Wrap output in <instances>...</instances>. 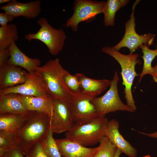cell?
<instances>
[{
  "label": "cell",
  "instance_id": "29",
  "mask_svg": "<svg viewBox=\"0 0 157 157\" xmlns=\"http://www.w3.org/2000/svg\"><path fill=\"white\" fill-rule=\"evenodd\" d=\"M0 157H26V154L18 145L6 151Z\"/></svg>",
  "mask_w": 157,
  "mask_h": 157
},
{
  "label": "cell",
  "instance_id": "30",
  "mask_svg": "<svg viewBox=\"0 0 157 157\" xmlns=\"http://www.w3.org/2000/svg\"><path fill=\"white\" fill-rule=\"evenodd\" d=\"M15 17L14 16L5 12L0 13V25L1 26H6Z\"/></svg>",
  "mask_w": 157,
  "mask_h": 157
},
{
  "label": "cell",
  "instance_id": "21",
  "mask_svg": "<svg viewBox=\"0 0 157 157\" xmlns=\"http://www.w3.org/2000/svg\"><path fill=\"white\" fill-rule=\"evenodd\" d=\"M129 1L127 0H108L106 2L102 12L104 15V23L105 26H114L116 12Z\"/></svg>",
  "mask_w": 157,
  "mask_h": 157
},
{
  "label": "cell",
  "instance_id": "34",
  "mask_svg": "<svg viewBox=\"0 0 157 157\" xmlns=\"http://www.w3.org/2000/svg\"><path fill=\"white\" fill-rule=\"evenodd\" d=\"M122 153L121 151L119 149H117L115 157H119Z\"/></svg>",
  "mask_w": 157,
  "mask_h": 157
},
{
  "label": "cell",
  "instance_id": "24",
  "mask_svg": "<svg viewBox=\"0 0 157 157\" xmlns=\"http://www.w3.org/2000/svg\"><path fill=\"white\" fill-rule=\"evenodd\" d=\"M53 133L50 128L47 135L39 141L48 157H63L53 137Z\"/></svg>",
  "mask_w": 157,
  "mask_h": 157
},
{
  "label": "cell",
  "instance_id": "11",
  "mask_svg": "<svg viewBox=\"0 0 157 157\" xmlns=\"http://www.w3.org/2000/svg\"><path fill=\"white\" fill-rule=\"evenodd\" d=\"M53 110L51 117V128L53 133L67 132L72 127L74 123L68 102L60 100H52Z\"/></svg>",
  "mask_w": 157,
  "mask_h": 157
},
{
  "label": "cell",
  "instance_id": "36",
  "mask_svg": "<svg viewBox=\"0 0 157 157\" xmlns=\"http://www.w3.org/2000/svg\"><path fill=\"white\" fill-rule=\"evenodd\" d=\"M143 157H151L149 155H148Z\"/></svg>",
  "mask_w": 157,
  "mask_h": 157
},
{
  "label": "cell",
  "instance_id": "1",
  "mask_svg": "<svg viewBox=\"0 0 157 157\" xmlns=\"http://www.w3.org/2000/svg\"><path fill=\"white\" fill-rule=\"evenodd\" d=\"M67 71L58 58L50 60L36 69L35 72L43 81L52 100L58 99L68 102L73 95L63 79V75Z\"/></svg>",
  "mask_w": 157,
  "mask_h": 157
},
{
  "label": "cell",
  "instance_id": "8",
  "mask_svg": "<svg viewBox=\"0 0 157 157\" xmlns=\"http://www.w3.org/2000/svg\"><path fill=\"white\" fill-rule=\"evenodd\" d=\"M106 2L90 0H74L73 14L64 26L70 28L74 32H77L80 23L83 21L90 22L97 15L102 13Z\"/></svg>",
  "mask_w": 157,
  "mask_h": 157
},
{
  "label": "cell",
  "instance_id": "3",
  "mask_svg": "<svg viewBox=\"0 0 157 157\" xmlns=\"http://www.w3.org/2000/svg\"><path fill=\"white\" fill-rule=\"evenodd\" d=\"M101 51L114 58L120 65V74L122 79V83L125 87L124 93L126 104L135 111L137 108L133 96L132 88L135 78L139 76L135 71L136 65L142 64L141 60L138 59V54H124L110 47H103Z\"/></svg>",
  "mask_w": 157,
  "mask_h": 157
},
{
  "label": "cell",
  "instance_id": "25",
  "mask_svg": "<svg viewBox=\"0 0 157 157\" xmlns=\"http://www.w3.org/2000/svg\"><path fill=\"white\" fill-rule=\"evenodd\" d=\"M99 143L93 157H115L117 148L107 136L103 137Z\"/></svg>",
  "mask_w": 157,
  "mask_h": 157
},
{
  "label": "cell",
  "instance_id": "18",
  "mask_svg": "<svg viewBox=\"0 0 157 157\" xmlns=\"http://www.w3.org/2000/svg\"><path fill=\"white\" fill-rule=\"evenodd\" d=\"M15 94L28 111L44 113L51 117L53 105L52 100L49 97Z\"/></svg>",
  "mask_w": 157,
  "mask_h": 157
},
{
  "label": "cell",
  "instance_id": "16",
  "mask_svg": "<svg viewBox=\"0 0 157 157\" xmlns=\"http://www.w3.org/2000/svg\"><path fill=\"white\" fill-rule=\"evenodd\" d=\"M9 48L10 56L7 63L21 67L31 73L35 72L37 68L40 66L41 61L39 59L27 56L19 49L15 42Z\"/></svg>",
  "mask_w": 157,
  "mask_h": 157
},
{
  "label": "cell",
  "instance_id": "13",
  "mask_svg": "<svg viewBox=\"0 0 157 157\" xmlns=\"http://www.w3.org/2000/svg\"><path fill=\"white\" fill-rule=\"evenodd\" d=\"M119 123L115 119L108 121L105 136L117 149L129 157H136L137 154L136 149L126 141L120 133Z\"/></svg>",
  "mask_w": 157,
  "mask_h": 157
},
{
  "label": "cell",
  "instance_id": "15",
  "mask_svg": "<svg viewBox=\"0 0 157 157\" xmlns=\"http://www.w3.org/2000/svg\"><path fill=\"white\" fill-rule=\"evenodd\" d=\"M24 70L21 67L6 63L0 66V90L22 84L25 81Z\"/></svg>",
  "mask_w": 157,
  "mask_h": 157
},
{
  "label": "cell",
  "instance_id": "23",
  "mask_svg": "<svg viewBox=\"0 0 157 157\" xmlns=\"http://www.w3.org/2000/svg\"><path fill=\"white\" fill-rule=\"evenodd\" d=\"M149 46L142 44L139 47L142 50L143 54L142 57L143 60V64L142 71L139 74L140 77L138 83L141 81L144 76L147 74L150 75L153 69L152 63L157 56V46H156V49L154 50L149 49Z\"/></svg>",
  "mask_w": 157,
  "mask_h": 157
},
{
  "label": "cell",
  "instance_id": "7",
  "mask_svg": "<svg viewBox=\"0 0 157 157\" xmlns=\"http://www.w3.org/2000/svg\"><path fill=\"white\" fill-rule=\"evenodd\" d=\"M140 1L136 0L133 4L130 18L125 24V30L124 36L118 43L112 47L113 49L119 51L122 48L125 47L129 49V53L133 54L142 44L149 46L153 44L156 34L148 33L140 35L135 30V9Z\"/></svg>",
  "mask_w": 157,
  "mask_h": 157
},
{
  "label": "cell",
  "instance_id": "9",
  "mask_svg": "<svg viewBox=\"0 0 157 157\" xmlns=\"http://www.w3.org/2000/svg\"><path fill=\"white\" fill-rule=\"evenodd\" d=\"M94 97L82 93L73 95L68 103L74 124L86 123L99 117L92 102Z\"/></svg>",
  "mask_w": 157,
  "mask_h": 157
},
{
  "label": "cell",
  "instance_id": "5",
  "mask_svg": "<svg viewBox=\"0 0 157 157\" xmlns=\"http://www.w3.org/2000/svg\"><path fill=\"white\" fill-rule=\"evenodd\" d=\"M37 22L40 27L39 29L35 33L26 34L25 39L29 41L36 40L42 42L51 55H57L63 48L67 37L65 32L62 28L52 27L44 17L38 19Z\"/></svg>",
  "mask_w": 157,
  "mask_h": 157
},
{
  "label": "cell",
  "instance_id": "35",
  "mask_svg": "<svg viewBox=\"0 0 157 157\" xmlns=\"http://www.w3.org/2000/svg\"><path fill=\"white\" fill-rule=\"evenodd\" d=\"M11 0H0V4H3L5 3H8L10 2Z\"/></svg>",
  "mask_w": 157,
  "mask_h": 157
},
{
  "label": "cell",
  "instance_id": "4",
  "mask_svg": "<svg viewBox=\"0 0 157 157\" xmlns=\"http://www.w3.org/2000/svg\"><path fill=\"white\" fill-rule=\"evenodd\" d=\"M108 121L105 117H98L86 123L74 124L65 133V138L86 147L94 145L105 136Z\"/></svg>",
  "mask_w": 157,
  "mask_h": 157
},
{
  "label": "cell",
  "instance_id": "14",
  "mask_svg": "<svg viewBox=\"0 0 157 157\" xmlns=\"http://www.w3.org/2000/svg\"><path fill=\"white\" fill-rule=\"evenodd\" d=\"M56 140L63 157H93L98 149L87 147L65 138Z\"/></svg>",
  "mask_w": 157,
  "mask_h": 157
},
{
  "label": "cell",
  "instance_id": "2",
  "mask_svg": "<svg viewBox=\"0 0 157 157\" xmlns=\"http://www.w3.org/2000/svg\"><path fill=\"white\" fill-rule=\"evenodd\" d=\"M51 117L44 113L30 111L26 123L16 134L17 145L25 154L47 135L51 128Z\"/></svg>",
  "mask_w": 157,
  "mask_h": 157
},
{
  "label": "cell",
  "instance_id": "22",
  "mask_svg": "<svg viewBox=\"0 0 157 157\" xmlns=\"http://www.w3.org/2000/svg\"><path fill=\"white\" fill-rule=\"evenodd\" d=\"M19 38L18 31L16 25L9 24L0 27V50L9 48Z\"/></svg>",
  "mask_w": 157,
  "mask_h": 157
},
{
  "label": "cell",
  "instance_id": "28",
  "mask_svg": "<svg viewBox=\"0 0 157 157\" xmlns=\"http://www.w3.org/2000/svg\"><path fill=\"white\" fill-rule=\"evenodd\" d=\"M26 155V157H48L39 141L32 146Z\"/></svg>",
  "mask_w": 157,
  "mask_h": 157
},
{
  "label": "cell",
  "instance_id": "17",
  "mask_svg": "<svg viewBox=\"0 0 157 157\" xmlns=\"http://www.w3.org/2000/svg\"><path fill=\"white\" fill-rule=\"evenodd\" d=\"M79 83L82 93L97 97L110 86L112 80L106 79L96 80L86 76L84 74H75Z\"/></svg>",
  "mask_w": 157,
  "mask_h": 157
},
{
  "label": "cell",
  "instance_id": "6",
  "mask_svg": "<svg viewBox=\"0 0 157 157\" xmlns=\"http://www.w3.org/2000/svg\"><path fill=\"white\" fill-rule=\"evenodd\" d=\"M119 80L117 73L115 71L109 90L102 96L94 97L92 100L99 117H104L109 113L118 111H135L127 104H124L119 97L117 87Z\"/></svg>",
  "mask_w": 157,
  "mask_h": 157
},
{
  "label": "cell",
  "instance_id": "10",
  "mask_svg": "<svg viewBox=\"0 0 157 157\" xmlns=\"http://www.w3.org/2000/svg\"><path fill=\"white\" fill-rule=\"evenodd\" d=\"M24 72L26 80L24 83L0 90V94L49 97L43 81L35 72L31 73L24 70Z\"/></svg>",
  "mask_w": 157,
  "mask_h": 157
},
{
  "label": "cell",
  "instance_id": "19",
  "mask_svg": "<svg viewBox=\"0 0 157 157\" xmlns=\"http://www.w3.org/2000/svg\"><path fill=\"white\" fill-rule=\"evenodd\" d=\"M30 111L14 94H0V113H9L26 116Z\"/></svg>",
  "mask_w": 157,
  "mask_h": 157
},
{
  "label": "cell",
  "instance_id": "12",
  "mask_svg": "<svg viewBox=\"0 0 157 157\" xmlns=\"http://www.w3.org/2000/svg\"><path fill=\"white\" fill-rule=\"evenodd\" d=\"M41 5V1L39 0L25 3L12 0L1 6L0 9L15 18L23 16L26 19H33L40 15L42 11Z\"/></svg>",
  "mask_w": 157,
  "mask_h": 157
},
{
  "label": "cell",
  "instance_id": "26",
  "mask_svg": "<svg viewBox=\"0 0 157 157\" xmlns=\"http://www.w3.org/2000/svg\"><path fill=\"white\" fill-rule=\"evenodd\" d=\"M17 145L16 134L0 131V156L7 150Z\"/></svg>",
  "mask_w": 157,
  "mask_h": 157
},
{
  "label": "cell",
  "instance_id": "31",
  "mask_svg": "<svg viewBox=\"0 0 157 157\" xmlns=\"http://www.w3.org/2000/svg\"><path fill=\"white\" fill-rule=\"evenodd\" d=\"M10 56L9 48L0 50V66L7 63Z\"/></svg>",
  "mask_w": 157,
  "mask_h": 157
},
{
  "label": "cell",
  "instance_id": "32",
  "mask_svg": "<svg viewBox=\"0 0 157 157\" xmlns=\"http://www.w3.org/2000/svg\"><path fill=\"white\" fill-rule=\"evenodd\" d=\"M155 82L157 84V64L153 67L151 73L150 74Z\"/></svg>",
  "mask_w": 157,
  "mask_h": 157
},
{
  "label": "cell",
  "instance_id": "27",
  "mask_svg": "<svg viewBox=\"0 0 157 157\" xmlns=\"http://www.w3.org/2000/svg\"><path fill=\"white\" fill-rule=\"evenodd\" d=\"M63 77L66 85L72 94L78 95L82 93L79 83L75 75L71 74L67 71Z\"/></svg>",
  "mask_w": 157,
  "mask_h": 157
},
{
  "label": "cell",
  "instance_id": "33",
  "mask_svg": "<svg viewBox=\"0 0 157 157\" xmlns=\"http://www.w3.org/2000/svg\"><path fill=\"white\" fill-rule=\"evenodd\" d=\"M138 132L140 134L149 137L157 138V131L149 133L142 132Z\"/></svg>",
  "mask_w": 157,
  "mask_h": 157
},
{
  "label": "cell",
  "instance_id": "20",
  "mask_svg": "<svg viewBox=\"0 0 157 157\" xmlns=\"http://www.w3.org/2000/svg\"><path fill=\"white\" fill-rule=\"evenodd\" d=\"M28 114L24 116L9 113H0V131L16 134L26 123Z\"/></svg>",
  "mask_w": 157,
  "mask_h": 157
}]
</instances>
